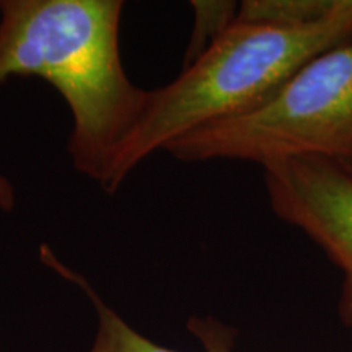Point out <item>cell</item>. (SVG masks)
<instances>
[{
    "label": "cell",
    "mask_w": 352,
    "mask_h": 352,
    "mask_svg": "<svg viewBox=\"0 0 352 352\" xmlns=\"http://www.w3.org/2000/svg\"><path fill=\"white\" fill-rule=\"evenodd\" d=\"M122 7L121 0H0V85L36 77L56 88L72 114V164L101 188L148 95L122 65ZM13 208L15 191L0 176V209Z\"/></svg>",
    "instance_id": "6da1fadb"
},
{
    "label": "cell",
    "mask_w": 352,
    "mask_h": 352,
    "mask_svg": "<svg viewBox=\"0 0 352 352\" xmlns=\"http://www.w3.org/2000/svg\"><path fill=\"white\" fill-rule=\"evenodd\" d=\"M349 39L352 0H338L328 16L311 25L233 20L173 82L148 91L103 189L116 191L135 166L175 139L256 108L311 57Z\"/></svg>",
    "instance_id": "7a4b0ae2"
},
{
    "label": "cell",
    "mask_w": 352,
    "mask_h": 352,
    "mask_svg": "<svg viewBox=\"0 0 352 352\" xmlns=\"http://www.w3.org/2000/svg\"><path fill=\"white\" fill-rule=\"evenodd\" d=\"M165 151L184 164L320 157L352 171V39L311 57L256 108L197 127Z\"/></svg>",
    "instance_id": "3957f363"
},
{
    "label": "cell",
    "mask_w": 352,
    "mask_h": 352,
    "mask_svg": "<svg viewBox=\"0 0 352 352\" xmlns=\"http://www.w3.org/2000/svg\"><path fill=\"white\" fill-rule=\"evenodd\" d=\"M263 171L272 212L305 233L342 272L338 311L352 327V171L320 157L283 158Z\"/></svg>",
    "instance_id": "277c9868"
},
{
    "label": "cell",
    "mask_w": 352,
    "mask_h": 352,
    "mask_svg": "<svg viewBox=\"0 0 352 352\" xmlns=\"http://www.w3.org/2000/svg\"><path fill=\"white\" fill-rule=\"evenodd\" d=\"M39 259L44 266H47L63 279L80 287L88 300L94 303L96 315H98V329L90 352H179L162 344H157L145 338L144 334L135 331L131 324H127L113 308L104 303L90 283L74 270L60 261L51 246H39ZM188 329L199 340L202 352H233L236 341V329L215 320L214 316H195L189 318Z\"/></svg>",
    "instance_id": "5b68a950"
},
{
    "label": "cell",
    "mask_w": 352,
    "mask_h": 352,
    "mask_svg": "<svg viewBox=\"0 0 352 352\" xmlns=\"http://www.w3.org/2000/svg\"><path fill=\"white\" fill-rule=\"evenodd\" d=\"M338 0H248L241 2L235 20L277 26H303L323 20Z\"/></svg>",
    "instance_id": "8992f818"
},
{
    "label": "cell",
    "mask_w": 352,
    "mask_h": 352,
    "mask_svg": "<svg viewBox=\"0 0 352 352\" xmlns=\"http://www.w3.org/2000/svg\"><path fill=\"white\" fill-rule=\"evenodd\" d=\"M196 12V30L189 44L186 64L195 60L236 16V3L233 2H192ZM184 64V65H186Z\"/></svg>",
    "instance_id": "52a82bcc"
}]
</instances>
